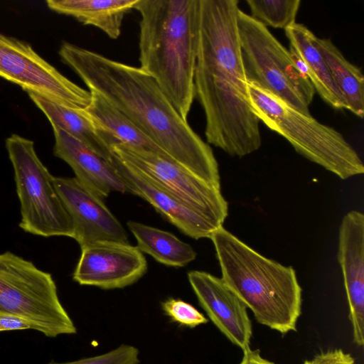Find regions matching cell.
<instances>
[{"mask_svg":"<svg viewBox=\"0 0 364 364\" xmlns=\"http://www.w3.org/2000/svg\"><path fill=\"white\" fill-rule=\"evenodd\" d=\"M0 311L25 318L48 337L77 332L51 274L10 252L0 254Z\"/></svg>","mask_w":364,"mask_h":364,"instance_id":"7","label":"cell"},{"mask_svg":"<svg viewBox=\"0 0 364 364\" xmlns=\"http://www.w3.org/2000/svg\"><path fill=\"white\" fill-rule=\"evenodd\" d=\"M137 0H48L47 6L58 14L73 16L84 25L97 27L110 38L121 33L122 21Z\"/></svg>","mask_w":364,"mask_h":364,"instance_id":"20","label":"cell"},{"mask_svg":"<svg viewBox=\"0 0 364 364\" xmlns=\"http://www.w3.org/2000/svg\"><path fill=\"white\" fill-rule=\"evenodd\" d=\"M21 205L19 226L43 237H73L72 220L54 186L53 176L36 154L33 141L18 134L6 139Z\"/></svg>","mask_w":364,"mask_h":364,"instance_id":"8","label":"cell"},{"mask_svg":"<svg viewBox=\"0 0 364 364\" xmlns=\"http://www.w3.org/2000/svg\"><path fill=\"white\" fill-rule=\"evenodd\" d=\"M239 364H275L263 358L259 350L249 349L243 352V357Z\"/></svg>","mask_w":364,"mask_h":364,"instance_id":"28","label":"cell"},{"mask_svg":"<svg viewBox=\"0 0 364 364\" xmlns=\"http://www.w3.org/2000/svg\"><path fill=\"white\" fill-rule=\"evenodd\" d=\"M54 186L73 225V237L80 247L99 241L129 243L125 229L102 198L75 177H55Z\"/></svg>","mask_w":364,"mask_h":364,"instance_id":"12","label":"cell"},{"mask_svg":"<svg viewBox=\"0 0 364 364\" xmlns=\"http://www.w3.org/2000/svg\"><path fill=\"white\" fill-rule=\"evenodd\" d=\"M139 350L132 346L123 344L117 348L97 356L82 358L67 363H50L48 364H138Z\"/></svg>","mask_w":364,"mask_h":364,"instance_id":"25","label":"cell"},{"mask_svg":"<svg viewBox=\"0 0 364 364\" xmlns=\"http://www.w3.org/2000/svg\"><path fill=\"white\" fill-rule=\"evenodd\" d=\"M250 16L264 26L285 30L296 22L300 0H247Z\"/></svg>","mask_w":364,"mask_h":364,"instance_id":"23","label":"cell"},{"mask_svg":"<svg viewBox=\"0 0 364 364\" xmlns=\"http://www.w3.org/2000/svg\"><path fill=\"white\" fill-rule=\"evenodd\" d=\"M304 364H355V360L350 354L335 349L322 352Z\"/></svg>","mask_w":364,"mask_h":364,"instance_id":"26","label":"cell"},{"mask_svg":"<svg viewBox=\"0 0 364 364\" xmlns=\"http://www.w3.org/2000/svg\"><path fill=\"white\" fill-rule=\"evenodd\" d=\"M248 90L252 109L259 122L285 138L299 154L343 180L363 173L359 155L336 129L255 83L248 82Z\"/></svg>","mask_w":364,"mask_h":364,"instance_id":"5","label":"cell"},{"mask_svg":"<svg viewBox=\"0 0 364 364\" xmlns=\"http://www.w3.org/2000/svg\"><path fill=\"white\" fill-rule=\"evenodd\" d=\"M223 281L258 323L282 334L296 331L302 289L291 266L260 255L223 227L210 236Z\"/></svg>","mask_w":364,"mask_h":364,"instance_id":"4","label":"cell"},{"mask_svg":"<svg viewBox=\"0 0 364 364\" xmlns=\"http://www.w3.org/2000/svg\"><path fill=\"white\" fill-rule=\"evenodd\" d=\"M44 113L52 127H56L81 141L110 161L112 151L102 139L96 124L84 108H75L34 92H28Z\"/></svg>","mask_w":364,"mask_h":364,"instance_id":"19","label":"cell"},{"mask_svg":"<svg viewBox=\"0 0 364 364\" xmlns=\"http://www.w3.org/2000/svg\"><path fill=\"white\" fill-rule=\"evenodd\" d=\"M110 161L125 182L129 193L147 201L183 234L196 240L210 238L219 229L113 154Z\"/></svg>","mask_w":364,"mask_h":364,"instance_id":"15","label":"cell"},{"mask_svg":"<svg viewBox=\"0 0 364 364\" xmlns=\"http://www.w3.org/2000/svg\"><path fill=\"white\" fill-rule=\"evenodd\" d=\"M199 0H137L140 68L187 120L195 98Z\"/></svg>","mask_w":364,"mask_h":364,"instance_id":"3","label":"cell"},{"mask_svg":"<svg viewBox=\"0 0 364 364\" xmlns=\"http://www.w3.org/2000/svg\"><path fill=\"white\" fill-rule=\"evenodd\" d=\"M238 0H199L195 97L207 142L242 157L262 145L252 109L237 30Z\"/></svg>","mask_w":364,"mask_h":364,"instance_id":"1","label":"cell"},{"mask_svg":"<svg viewBox=\"0 0 364 364\" xmlns=\"http://www.w3.org/2000/svg\"><path fill=\"white\" fill-rule=\"evenodd\" d=\"M0 77L75 108H85L91 92L76 85L39 55L27 43L0 33Z\"/></svg>","mask_w":364,"mask_h":364,"instance_id":"10","label":"cell"},{"mask_svg":"<svg viewBox=\"0 0 364 364\" xmlns=\"http://www.w3.org/2000/svg\"><path fill=\"white\" fill-rule=\"evenodd\" d=\"M237 30L247 82L256 84L298 111L310 115L309 107L316 92L291 52L267 27L240 9L237 14Z\"/></svg>","mask_w":364,"mask_h":364,"instance_id":"6","label":"cell"},{"mask_svg":"<svg viewBox=\"0 0 364 364\" xmlns=\"http://www.w3.org/2000/svg\"><path fill=\"white\" fill-rule=\"evenodd\" d=\"M314 43L324 59L348 109L362 119L364 115V76L362 71L346 60L330 39L315 36Z\"/></svg>","mask_w":364,"mask_h":364,"instance_id":"21","label":"cell"},{"mask_svg":"<svg viewBox=\"0 0 364 364\" xmlns=\"http://www.w3.org/2000/svg\"><path fill=\"white\" fill-rule=\"evenodd\" d=\"M112 154L134 167L152 182L217 228L228 215V203L218 188L168 156L118 144Z\"/></svg>","mask_w":364,"mask_h":364,"instance_id":"9","label":"cell"},{"mask_svg":"<svg viewBox=\"0 0 364 364\" xmlns=\"http://www.w3.org/2000/svg\"><path fill=\"white\" fill-rule=\"evenodd\" d=\"M284 31L289 44V50L298 67L311 82L315 92L331 107L348 109L341 92L314 43L315 35L306 26L296 22Z\"/></svg>","mask_w":364,"mask_h":364,"instance_id":"17","label":"cell"},{"mask_svg":"<svg viewBox=\"0 0 364 364\" xmlns=\"http://www.w3.org/2000/svg\"><path fill=\"white\" fill-rule=\"evenodd\" d=\"M338 261L341 266L353 341L364 343V215L348 212L341 221L338 235Z\"/></svg>","mask_w":364,"mask_h":364,"instance_id":"14","label":"cell"},{"mask_svg":"<svg viewBox=\"0 0 364 364\" xmlns=\"http://www.w3.org/2000/svg\"><path fill=\"white\" fill-rule=\"evenodd\" d=\"M90 92L91 100L84 109L96 124L102 139L111 151L114 146L122 144L168 156L124 114L98 93Z\"/></svg>","mask_w":364,"mask_h":364,"instance_id":"18","label":"cell"},{"mask_svg":"<svg viewBox=\"0 0 364 364\" xmlns=\"http://www.w3.org/2000/svg\"><path fill=\"white\" fill-rule=\"evenodd\" d=\"M189 283L209 318L243 352L250 349L252 335L247 308L221 278L206 272H188Z\"/></svg>","mask_w":364,"mask_h":364,"instance_id":"13","label":"cell"},{"mask_svg":"<svg viewBox=\"0 0 364 364\" xmlns=\"http://www.w3.org/2000/svg\"><path fill=\"white\" fill-rule=\"evenodd\" d=\"M147 267L146 259L136 246L99 241L81 247L73 277L81 285L121 289L141 279Z\"/></svg>","mask_w":364,"mask_h":364,"instance_id":"11","label":"cell"},{"mask_svg":"<svg viewBox=\"0 0 364 364\" xmlns=\"http://www.w3.org/2000/svg\"><path fill=\"white\" fill-rule=\"evenodd\" d=\"M127 225L136 240L139 250L164 265L184 267L197 256L189 244L169 232L132 220Z\"/></svg>","mask_w":364,"mask_h":364,"instance_id":"22","label":"cell"},{"mask_svg":"<svg viewBox=\"0 0 364 364\" xmlns=\"http://www.w3.org/2000/svg\"><path fill=\"white\" fill-rule=\"evenodd\" d=\"M27 329H32V326L25 318L14 314L0 311V331Z\"/></svg>","mask_w":364,"mask_h":364,"instance_id":"27","label":"cell"},{"mask_svg":"<svg viewBox=\"0 0 364 364\" xmlns=\"http://www.w3.org/2000/svg\"><path fill=\"white\" fill-rule=\"evenodd\" d=\"M161 306L166 315L181 325L194 328L208 322L203 314L181 299L170 298L164 301Z\"/></svg>","mask_w":364,"mask_h":364,"instance_id":"24","label":"cell"},{"mask_svg":"<svg viewBox=\"0 0 364 364\" xmlns=\"http://www.w3.org/2000/svg\"><path fill=\"white\" fill-rule=\"evenodd\" d=\"M52 127L55 137L53 154L71 167L80 183L102 198L112 192H129L111 161L62 129Z\"/></svg>","mask_w":364,"mask_h":364,"instance_id":"16","label":"cell"},{"mask_svg":"<svg viewBox=\"0 0 364 364\" xmlns=\"http://www.w3.org/2000/svg\"><path fill=\"white\" fill-rule=\"evenodd\" d=\"M58 53L90 91L124 114L173 160L220 188L218 164L212 149L180 116L151 75L139 67L66 41Z\"/></svg>","mask_w":364,"mask_h":364,"instance_id":"2","label":"cell"}]
</instances>
